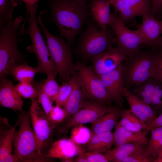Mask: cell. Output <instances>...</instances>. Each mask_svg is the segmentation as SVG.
<instances>
[{"instance_id":"1","label":"cell","mask_w":162,"mask_h":162,"mask_svg":"<svg viewBox=\"0 0 162 162\" xmlns=\"http://www.w3.org/2000/svg\"><path fill=\"white\" fill-rule=\"evenodd\" d=\"M47 3L50 21L71 45L91 16L88 5L81 0H48Z\"/></svg>"},{"instance_id":"2","label":"cell","mask_w":162,"mask_h":162,"mask_svg":"<svg viewBox=\"0 0 162 162\" xmlns=\"http://www.w3.org/2000/svg\"><path fill=\"white\" fill-rule=\"evenodd\" d=\"M23 20L19 16L0 25V79L12 75L13 68L26 62V55L20 51L18 46L21 39L17 37V32Z\"/></svg>"},{"instance_id":"3","label":"cell","mask_w":162,"mask_h":162,"mask_svg":"<svg viewBox=\"0 0 162 162\" xmlns=\"http://www.w3.org/2000/svg\"><path fill=\"white\" fill-rule=\"evenodd\" d=\"M87 23L79 39L75 52L83 59L93 62L99 54L113 47L115 36L109 25L101 30L93 20Z\"/></svg>"},{"instance_id":"4","label":"cell","mask_w":162,"mask_h":162,"mask_svg":"<svg viewBox=\"0 0 162 162\" xmlns=\"http://www.w3.org/2000/svg\"><path fill=\"white\" fill-rule=\"evenodd\" d=\"M43 11L38 16L37 20L46 39V42L59 75V80L62 83L68 82L76 74L71 45L62 38L54 36L48 31L43 22Z\"/></svg>"},{"instance_id":"5","label":"cell","mask_w":162,"mask_h":162,"mask_svg":"<svg viewBox=\"0 0 162 162\" xmlns=\"http://www.w3.org/2000/svg\"><path fill=\"white\" fill-rule=\"evenodd\" d=\"M18 118L19 130L15 131L14 136V154L19 162L44 161L39 154L37 138L31 128L29 111H22Z\"/></svg>"},{"instance_id":"6","label":"cell","mask_w":162,"mask_h":162,"mask_svg":"<svg viewBox=\"0 0 162 162\" xmlns=\"http://www.w3.org/2000/svg\"><path fill=\"white\" fill-rule=\"evenodd\" d=\"M38 7V4H36L32 8L28 19L29 26L28 28L25 30L19 31L18 35L27 34L30 36L32 44L27 47V51L35 54L38 59L37 66L42 69L47 77L56 76L58 73L56 67L38 25L36 18Z\"/></svg>"},{"instance_id":"7","label":"cell","mask_w":162,"mask_h":162,"mask_svg":"<svg viewBox=\"0 0 162 162\" xmlns=\"http://www.w3.org/2000/svg\"><path fill=\"white\" fill-rule=\"evenodd\" d=\"M157 54L139 48L124 61L122 64L124 86L128 90L132 85L140 83L152 77Z\"/></svg>"},{"instance_id":"8","label":"cell","mask_w":162,"mask_h":162,"mask_svg":"<svg viewBox=\"0 0 162 162\" xmlns=\"http://www.w3.org/2000/svg\"><path fill=\"white\" fill-rule=\"evenodd\" d=\"M76 80L83 92L84 99L110 105L113 100L92 68L79 62H76Z\"/></svg>"},{"instance_id":"9","label":"cell","mask_w":162,"mask_h":162,"mask_svg":"<svg viewBox=\"0 0 162 162\" xmlns=\"http://www.w3.org/2000/svg\"><path fill=\"white\" fill-rule=\"evenodd\" d=\"M116 107L98 101L85 100L82 107L78 112L66 122L58 126V131L66 134L71 128L85 124L92 123Z\"/></svg>"},{"instance_id":"10","label":"cell","mask_w":162,"mask_h":162,"mask_svg":"<svg viewBox=\"0 0 162 162\" xmlns=\"http://www.w3.org/2000/svg\"><path fill=\"white\" fill-rule=\"evenodd\" d=\"M109 26L115 35V44L117 48L128 58L138 49L140 45L146 44L135 30H131L126 26L115 13L111 14Z\"/></svg>"},{"instance_id":"11","label":"cell","mask_w":162,"mask_h":162,"mask_svg":"<svg viewBox=\"0 0 162 162\" xmlns=\"http://www.w3.org/2000/svg\"><path fill=\"white\" fill-rule=\"evenodd\" d=\"M31 100L29 111L31 121L38 141L39 154L42 157V148L51 140L54 129L52 127L44 110L40 106L38 99Z\"/></svg>"},{"instance_id":"12","label":"cell","mask_w":162,"mask_h":162,"mask_svg":"<svg viewBox=\"0 0 162 162\" xmlns=\"http://www.w3.org/2000/svg\"><path fill=\"white\" fill-rule=\"evenodd\" d=\"M111 5L124 24L137 16L152 14L151 0H117Z\"/></svg>"},{"instance_id":"13","label":"cell","mask_w":162,"mask_h":162,"mask_svg":"<svg viewBox=\"0 0 162 162\" xmlns=\"http://www.w3.org/2000/svg\"><path fill=\"white\" fill-rule=\"evenodd\" d=\"M122 64L112 70L96 75L101 81L113 101L118 107L123 109L124 87Z\"/></svg>"},{"instance_id":"14","label":"cell","mask_w":162,"mask_h":162,"mask_svg":"<svg viewBox=\"0 0 162 162\" xmlns=\"http://www.w3.org/2000/svg\"><path fill=\"white\" fill-rule=\"evenodd\" d=\"M127 58L117 47H112L94 59L93 70L96 75L107 73L117 68Z\"/></svg>"},{"instance_id":"15","label":"cell","mask_w":162,"mask_h":162,"mask_svg":"<svg viewBox=\"0 0 162 162\" xmlns=\"http://www.w3.org/2000/svg\"><path fill=\"white\" fill-rule=\"evenodd\" d=\"M18 118L13 127L4 117L0 118V162H19L18 158L12 154L14 136L15 128L19 123Z\"/></svg>"},{"instance_id":"16","label":"cell","mask_w":162,"mask_h":162,"mask_svg":"<svg viewBox=\"0 0 162 162\" xmlns=\"http://www.w3.org/2000/svg\"><path fill=\"white\" fill-rule=\"evenodd\" d=\"M142 23L135 31L145 42V44L156 49L158 40L162 34V20L156 19L152 14L142 16Z\"/></svg>"},{"instance_id":"17","label":"cell","mask_w":162,"mask_h":162,"mask_svg":"<svg viewBox=\"0 0 162 162\" xmlns=\"http://www.w3.org/2000/svg\"><path fill=\"white\" fill-rule=\"evenodd\" d=\"M123 97L127 101L130 109L142 124L143 129L146 125L152 122L157 117L158 114L149 105L133 94L125 87Z\"/></svg>"},{"instance_id":"18","label":"cell","mask_w":162,"mask_h":162,"mask_svg":"<svg viewBox=\"0 0 162 162\" xmlns=\"http://www.w3.org/2000/svg\"><path fill=\"white\" fill-rule=\"evenodd\" d=\"M0 79V106L22 112L23 101L15 86L8 79L4 78Z\"/></svg>"},{"instance_id":"19","label":"cell","mask_w":162,"mask_h":162,"mask_svg":"<svg viewBox=\"0 0 162 162\" xmlns=\"http://www.w3.org/2000/svg\"><path fill=\"white\" fill-rule=\"evenodd\" d=\"M79 148V146L71 139H62L52 144L46 157L59 158L71 162L78 155Z\"/></svg>"},{"instance_id":"20","label":"cell","mask_w":162,"mask_h":162,"mask_svg":"<svg viewBox=\"0 0 162 162\" xmlns=\"http://www.w3.org/2000/svg\"><path fill=\"white\" fill-rule=\"evenodd\" d=\"M149 131L146 129L138 132L131 131L123 127L119 122L116 124L113 133V144L117 146L126 143L135 142L147 145L148 139L147 135Z\"/></svg>"},{"instance_id":"21","label":"cell","mask_w":162,"mask_h":162,"mask_svg":"<svg viewBox=\"0 0 162 162\" xmlns=\"http://www.w3.org/2000/svg\"><path fill=\"white\" fill-rule=\"evenodd\" d=\"M69 80L72 86V90L64 107L65 117L58 126L66 122L78 112L82 107L85 100L83 92L77 82L76 74L72 76Z\"/></svg>"},{"instance_id":"22","label":"cell","mask_w":162,"mask_h":162,"mask_svg":"<svg viewBox=\"0 0 162 162\" xmlns=\"http://www.w3.org/2000/svg\"><path fill=\"white\" fill-rule=\"evenodd\" d=\"M88 6L93 20L101 30L109 25L110 19V3L105 0H92Z\"/></svg>"},{"instance_id":"23","label":"cell","mask_w":162,"mask_h":162,"mask_svg":"<svg viewBox=\"0 0 162 162\" xmlns=\"http://www.w3.org/2000/svg\"><path fill=\"white\" fill-rule=\"evenodd\" d=\"M122 110L119 107L107 112L92 123V134L111 131L115 127L121 117Z\"/></svg>"},{"instance_id":"24","label":"cell","mask_w":162,"mask_h":162,"mask_svg":"<svg viewBox=\"0 0 162 162\" xmlns=\"http://www.w3.org/2000/svg\"><path fill=\"white\" fill-rule=\"evenodd\" d=\"M147 145L135 142H130L116 146L112 149H110L105 154L110 162H123L126 158L134 153L147 148Z\"/></svg>"},{"instance_id":"25","label":"cell","mask_w":162,"mask_h":162,"mask_svg":"<svg viewBox=\"0 0 162 162\" xmlns=\"http://www.w3.org/2000/svg\"><path fill=\"white\" fill-rule=\"evenodd\" d=\"M113 141V133L111 131L92 134L84 148L86 152H106L110 149Z\"/></svg>"},{"instance_id":"26","label":"cell","mask_w":162,"mask_h":162,"mask_svg":"<svg viewBox=\"0 0 162 162\" xmlns=\"http://www.w3.org/2000/svg\"><path fill=\"white\" fill-rule=\"evenodd\" d=\"M39 72L44 73L43 70L39 67L30 66L25 62L24 64L15 66L13 68L12 75L14 76L15 81L32 84L34 82V77L35 75Z\"/></svg>"},{"instance_id":"27","label":"cell","mask_w":162,"mask_h":162,"mask_svg":"<svg viewBox=\"0 0 162 162\" xmlns=\"http://www.w3.org/2000/svg\"><path fill=\"white\" fill-rule=\"evenodd\" d=\"M156 80L150 77L141 83L135 85L134 89L131 93L151 106Z\"/></svg>"},{"instance_id":"28","label":"cell","mask_w":162,"mask_h":162,"mask_svg":"<svg viewBox=\"0 0 162 162\" xmlns=\"http://www.w3.org/2000/svg\"><path fill=\"white\" fill-rule=\"evenodd\" d=\"M121 125L125 128L134 132H138L143 129V126L140 120L130 109H122Z\"/></svg>"},{"instance_id":"29","label":"cell","mask_w":162,"mask_h":162,"mask_svg":"<svg viewBox=\"0 0 162 162\" xmlns=\"http://www.w3.org/2000/svg\"><path fill=\"white\" fill-rule=\"evenodd\" d=\"M150 131L151 134L148 140L147 148L154 160L162 148V127L153 128Z\"/></svg>"},{"instance_id":"30","label":"cell","mask_w":162,"mask_h":162,"mask_svg":"<svg viewBox=\"0 0 162 162\" xmlns=\"http://www.w3.org/2000/svg\"><path fill=\"white\" fill-rule=\"evenodd\" d=\"M21 3L15 0H0V25L12 20L15 8Z\"/></svg>"},{"instance_id":"31","label":"cell","mask_w":162,"mask_h":162,"mask_svg":"<svg viewBox=\"0 0 162 162\" xmlns=\"http://www.w3.org/2000/svg\"><path fill=\"white\" fill-rule=\"evenodd\" d=\"M43 80L38 82H33L32 84L36 90L38 94V100L41 105L43 110L49 121L50 114L53 107V101L43 90L42 86Z\"/></svg>"},{"instance_id":"32","label":"cell","mask_w":162,"mask_h":162,"mask_svg":"<svg viewBox=\"0 0 162 162\" xmlns=\"http://www.w3.org/2000/svg\"><path fill=\"white\" fill-rule=\"evenodd\" d=\"M91 135L90 130L80 125L73 129L70 139L77 145L86 144L89 141Z\"/></svg>"},{"instance_id":"33","label":"cell","mask_w":162,"mask_h":162,"mask_svg":"<svg viewBox=\"0 0 162 162\" xmlns=\"http://www.w3.org/2000/svg\"><path fill=\"white\" fill-rule=\"evenodd\" d=\"M72 89V84L69 80L62 83L55 99L54 101L56 105L64 107L70 96Z\"/></svg>"},{"instance_id":"34","label":"cell","mask_w":162,"mask_h":162,"mask_svg":"<svg viewBox=\"0 0 162 162\" xmlns=\"http://www.w3.org/2000/svg\"><path fill=\"white\" fill-rule=\"evenodd\" d=\"M56 76L47 77L43 80L42 88L44 92L53 101H54L60 86L56 80Z\"/></svg>"},{"instance_id":"35","label":"cell","mask_w":162,"mask_h":162,"mask_svg":"<svg viewBox=\"0 0 162 162\" xmlns=\"http://www.w3.org/2000/svg\"><path fill=\"white\" fill-rule=\"evenodd\" d=\"M151 106L158 115L162 113V83L157 79Z\"/></svg>"},{"instance_id":"36","label":"cell","mask_w":162,"mask_h":162,"mask_svg":"<svg viewBox=\"0 0 162 162\" xmlns=\"http://www.w3.org/2000/svg\"><path fill=\"white\" fill-rule=\"evenodd\" d=\"M15 88L19 94L24 98L31 100L37 98L38 92L32 84L25 82H19L15 86Z\"/></svg>"},{"instance_id":"37","label":"cell","mask_w":162,"mask_h":162,"mask_svg":"<svg viewBox=\"0 0 162 162\" xmlns=\"http://www.w3.org/2000/svg\"><path fill=\"white\" fill-rule=\"evenodd\" d=\"M154 160V159L147 147L134 153L125 159L123 162H153Z\"/></svg>"},{"instance_id":"38","label":"cell","mask_w":162,"mask_h":162,"mask_svg":"<svg viewBox=\"0 0 162 162\" xmlns=\"http://www.w3.org/2000/svg\"><path fill=\"white\" fill-rule=\"evenodd\" d=\"M61 107L57 105L53 106L50 114L49 122L54 129L61 124L65 116L64 110Z\"/></svg>"},{"instance_id":"39","label":"cell","mask_w":162,"mask_h":162,"mask_svg":"<svg viewBox=\"0 0 162 162\" xmlns=\"http://www.w3.org/2000/svg\"><path fill=\"white\" fill-rule=\"evenodd\" d=\"M152 77L160 81L162 83V53L159 52L156 55L155 66Z\"/></svg>"},{"instance_id":"40","label":"cell","mask_w":162,"mask_h":162,"mask_svg":"<svg viewBox=\"0 0 162 162\" xmlns=\"http://www.w3.org/2000/svg\"><path fill=\"white\" fill-rule=\"evenodd\" d=\"M86 154L88 162H108L109 160L105 154L96 152H86Z\"/></svg>"},{"instance_id":"41","label":"cell","mask_w":162,"mask_h":162,"mask_svg":"<svg viewBox=\"0 0 162 162\" xmlns=\"http://www.w3.org/2000/svg\"><path fill=\"white\" fill-rule=\"evenodd\" d=\"M152 14L159 19L162 16V0H151Z\"/></svg>"},{"instance_id":"42","label":"cell","mask_w":162,"mask_h":162,"mask_svg":"<svg viewBox=\"0 0 162 162\" xmlns=\"http://www.w3.org/2000/svg\"><path fill=\"white\" fill-rule=\"evenodd\" d=\"M21 2L23 1L25 4L26 8V13L25 20L23 22V24L21 26L22 29H25V25L27 18L29 14L30 10L35 5L38 4V2L40 0H15Z\"/></svg>"},{"instance_id":"43","label":"cell","mask_w":162,"mask_h":162,"mask_svg":"<svg viewBox=\"0 0 162 162\" xmlns=\"http://www.w3.org/2000/svg\"><path fill=\"white\" fill-rule=\"evenodd\" d=\"M162 127V113L151 123L146 125L145 128L150 130L153 128Z\"/></svg>"},{"instance_id":"44","label":"cell","mask_w":162,"mask_h":162,"mask_svg":"<svg viewBox=\"0 0 162 162\" xmlns=\"http://www.w3.org/2000/svg\"><path fill=\"white\" fill-rule=\"evenodd\" d=\"M86 151L84 148L79 146V151L77 157L74 161L76 162H88L86 157Z\"/></svg>"},{"instance_id":"45","label":"cell","mask_w":162,"mask_h":162,"mask_svg":"<svg viewBox=\"0 0 162 162\" xmlns=\"http://www.w3.org/2000/svg\"><path fill=\"white\" fill-rule=\"evenodd\" d=\"M156 49L158 50L160 53H162V36L160 37L158 40Z\"/></svg>"},{"instance_id":"46","label":"cell","mask_w":162,"mask_h":162,"mask_svg":"<svg viewBox=\"0 0 162 162\" xmlns=\"http://www.w3.org/2000/svg\"><path fill=\"white\" fill-rule=\"evenodd\" d=\"M153 162H162V148L160 151L157 158Z\"/></svg>"},{"instance_id":"47","label":"cell","mask_w":162,"mask_h":162,"mask_svg":"<svg viewBox=\"0 0 162 162\" xmlns=\"http://www.w3.org/2000/svg\"><path fill=\"white\" fill-rule=\"evenodd\" d=\"M107 2H109L111 4H112L114 2L117 0H105Z\"/></svg>"},{"instance_id":"48","label":"cell","mask_w":162,"mask_h":162,"mask_svg":"<svg viewBox=\"0 0 162 162\" xmlns=\"http://www.w3.org/2000/svg\"><path fill=\"white\" fill-rule=\"evenodd\" d=\"M81 0L83 2L86 3H87L88 2H90L92 1V0Z\"/></svg>"}]
</instances>
